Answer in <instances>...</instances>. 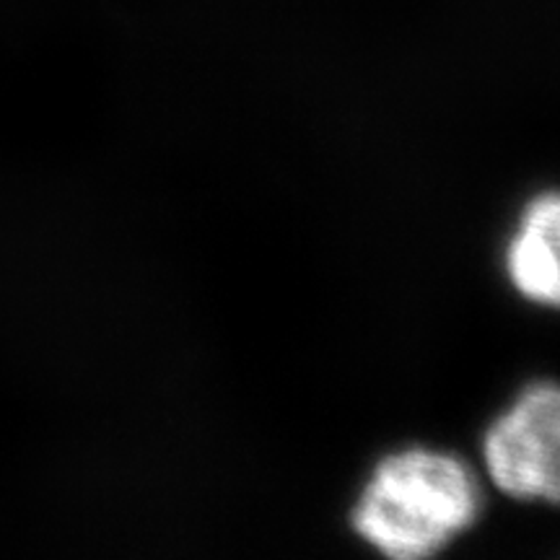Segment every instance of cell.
<instances>
[{
	"instance_id": "obj_3",
	"label": "cell",
	"mask_w": 560,
	"mask_h": 560,
	"mask_svg": "<svg viewBox=\"0 0 560 560\" xmlns=\"http://www.w3.org/2000/svg\"><path fill=\"white\" fill-rule=\"evenodd\" d=\"M560 202L556 192L532 202L522 219V229L511 242L506 265L509 278L524 299L535 304L558 306L560 265H558Z\"/></svg>"
},
{
	"instance_id": "obj_1",
	"label": "cell",
	"mask_w": 560,
	"mask_h": 560,
	"mask_svg": "<svg viewBox=\"0 0 560 560\" xmlns=\"http://www.w3.org/2000/svg\"><path fill=\"white\" fill-rule=\"evenodd\" d=\"M482 490L465 462L408 450L376 467L353 511V529L392 560L436 556L480 520Z\"/></svg>"
},
{
	"instance_id": "obj_2",
	"label": "cell",
	"mask_w": 560,
	"mask_h": 560,
	"mask_svg": "<svg viewBox=\"0 0 560 560\" xmlns=\"http://www.w3.org/2000/svg\"><path fill=\"white\" fill-rule=\"evenodd\" d=\"M558 444L560 392L550 382L532 384L482 439L490 480L511 499L558 503Z\"/></svg>"
}]
</instances>
